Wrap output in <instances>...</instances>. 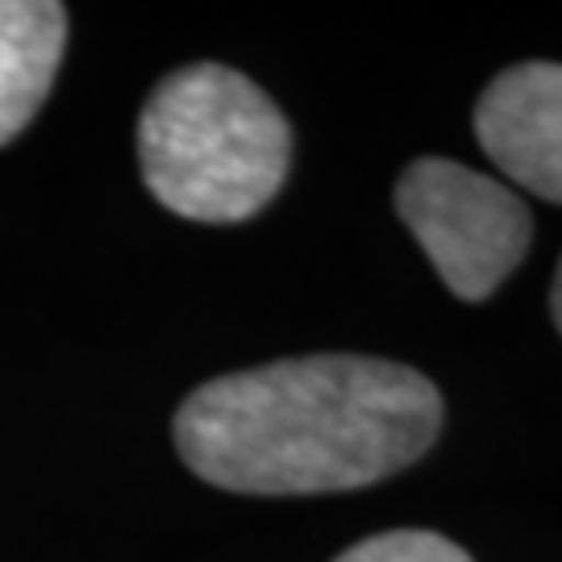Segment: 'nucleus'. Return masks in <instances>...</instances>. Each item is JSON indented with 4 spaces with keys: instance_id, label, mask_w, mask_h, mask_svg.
Here are the masks:
<instances>
[{
    "instance_id": "0eeeda50",
    "label": "nucleus",
    "mask_w": 562,
    "mask_h": 562,
    "mask_svg": "<svg viewBox=\"0 0 562 562\" xmlns=\"http://www.w3.org/2000/svg\"><path fill=\"white\" fill-rule=\"evenodd\" d=\"M550 308H554V325H559V334H562V262H559V271H554V292H550Z\"/></svg>"
},
{
    "instance_id": "20e7f679",
    "label": "nucleus",
    "mask_w": 562,
    "mask_h": 562,
    "mask_svg": "<svg viewBox=\"0 0 562 562\" xmlns=\"http://www.w3.org/2000/svg\"><path fill=\"white\" fill-rule=\"evenodd\" d=\"M483 155L513 183L562 204V67L521 63L483 88L475 104Z\"/></svg>"
},
{
    "instance_id": "423d86ee",
    "label": "nucleus",
    "mask_w": 562,
    "mask_h": 562,
    "mask_svg": "<svg viewBox=\"0 0 562 562\" xmlns=\"http://www.w3.org/2000/svg\"><path fill=\"white\" fill-rule=\"evenodd\" d=\"M334 562H471V554L459 542L429 533V529H392V533H375L367 542L350 546Z\"/></svg>"
},
{
    "instance_id": "39448f33",
    "label": "nucleus",
    "mask_w": 562,
    "mask_h": 562,
    "mask_svg": "<svg viewBox=\"0 0 562 562\" xmlns=\"http://www.w3.org/2000/svg\"><path fill=\"white\" fill-rule=\"evenodd\" d=\"M67 46V9L55 0H0V146L42 109Z\"/></svg>"
},
{
    "instance_id": "f257e3e1",
    "label": "nucleus",
    "mask_w": 562,
    "mask_h": 562,
    "mask_svg": "<svg viewBox=\"0 0 562 562\" xmlns=\"http://www.w3.org/2000/svg\"><path fill=\"white\" fill-rule=\"evenodd\" d=\"M438 429V387L404 362L367 355H308L222 375L176 413L180 459L241 496L380 483L422 459Z\"/></svg>"
},
{
    "instance_id": "7ed1b4c3",
    "label": "nucleus",
    "mask_w": 562,
    "mask_h": 562,
    "mask_svg": "<svg viewBox=\"0 0 562 562\" xmlns=\"http://www.w3.org/2000/svg\"><path fill=\"white\" fill-rule=\"evenodd\" d=\"M396 213L459 301L492 296L533 238L521 196L454 159L413 162L396 183Z\"/></svg>"
},
{
    "instance_id": "f03ea898",
    "label": "nucleus",
    "mask_w": 562,
    "mask_h": 562,
    "mask_svg": "<svg viewBox=\"0 0 562 562\" xmlns=\"http://www.w3.org/2000/svg\"><path fill=\"white\" fill-rule=\"evenodd\" d=\"M138 162L155 201L176 217L234 225L276 201L292 130L259 83L222 63H196L150 92Z\"/></svg>"
}]
</instances>
